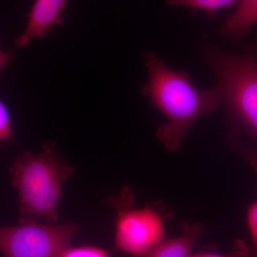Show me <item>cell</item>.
Here are the masks:
<instances>
[{"mask_svg":"<svg viewBox=\"0 0 257 257\" xmlns=\"http://www.w3.org/2000/svg\"><path fill=\"white\" fill-rule=\"evenodd\" d=\"M144 58L149 78L142 93L167 118V122L157 128V136L166 150L173 153L180 150L199 118L218 109L222 94L217 86L198 89L187 72L170 68L154 52H147Z\"/></svg>","mask_w":257,"mask_h":257,"instance_id":"1","label":"cell"},{"mask_svg":"<svg viewBox=\"0 0 257 257\" xmlns=\"http://www.w3.org/2000/svg\"><path fill=\"white\" fill-rule=\"evenodd\" d=\"M55 146L47 143L40 153L20 154L10 169L18 192L20 223L55 224L58 219L62 185L74 169L62 160Z\"/></svg>","mask_w":257,"mask_h":257,"instance_id":"2","label":"cell"},{"mask_svg":"<svg viewBox=\"0 0 257 257\" xmlns=\"http://www.w3.org/2000/svg\"><path fill=\"white\" fill-rule=\"evenodd\" d=\"M203 57L215 74L227 114L257 142V42L241 55L205 45Z\"/></svg>","mask_w":257,"mask_h":257,"instance_id":"3","label":"cell"},{"mask_svg":"<svg viewBox=\"0 0 257 257\" xmlns=\"http://www.w3.org/2000/svg\"><path fill=\"white\" fill-rule=\"evenodd\" d=\"M134 194L125 187L121 194L109 198V204L117 211L115 246L122 252L143 256L166 239L165 228L160 214L152 208L133 209Z\"/></svg>","mask_w":257,"mask_h":257,"instance_id":"4","label":"cell"},{"mask_svg":"<svg viewBox=\"0 0 257 257\" xmlns=\"http://www.w3.org/2000/svg\"><path fill=\"white\" fill-rule=\"evenodd\" d=\"M78 229L74 223L0 226V251L6 257H59Z\"/></svg>","mask_w":257,"mask_h":257,"instance_id":"5","label":"cell"},{"mask_svg":"<svg viewBox=\"0 0 257 257\" xmlns=\"http://www.w3.org/2000/svg\"><path fill=\"white\" fill-rule=\"evenodd\" d=\"M69 0H35L28 15V26L23 35L15 41L16 48H23L40 37L45 39L54 28L64 22L62 12Z\"/></svg>","mask_w":257,"mask_h":257,"instance_id":"6","label":"cell"},{"mask_svg":"<svg viewBox=\"0 0 257 257\" xmlns=\"http://www.w3.org/2000/svg\"><path fill=\"white\" fill-rule=\"evenodd\" d=\"M204 231L202 223H182V233L178 237L165 239L150 252L135 257H190Z\"/></svg>","mask_w":257,"mask_h":257,"instance_id":"7","label":"cell"},{"mask_svg":"<svg viewBox=\"0 0 257 257\" xmlns=\"http://www.w3.org/2000/svg\"><path fill=\"white\" fill-rule=\"evenodd\" d=\"M256 23L257 0H241L234 14L225 21L221 34L233 40H240Z\"/></svg>","mask_w":257,"mask_h":257,"instance_id":"8","label":"cell"},{"mask_svg":"<svg viewBox=\"0 0 257 257\" xmlns=\"http://www.w3.org/2000/svg\"><path fill=\"white\" fill-rule=\"evenodd\" d=\"M227 143L249 164L257 175L256 147L245 143L240 136L239 132L236 130L230 133L227 138Z\"/></svg>","mask_w":257,"mask_h":257,"instance_id":"9","label":"cell"},{"mask_svg":"<svg viewBox=\"0 0 257 257\" xmlns=\"http://www.w3.org/2000/svg\"><path fill=\"white\" fill-rule=\"evenodd\" d=\"M241 0H167V5L171 6L187 7L194 9L214 12L240 3Z\"/></svg>","mask_w":257,"mask_h":257,"instance_id":"10","label":"cell"},{"mask_svg":"<svg viewBox=\"0 0 257 257\" xmlns=\"http://www.w3.org/2000/svg\"><path fill=\"white\" fill-rule=\"evenodd\" d=\"M59 257H110V254L106 250L95 246H69Z\"/></svg>","mask_w":257,"mask_h":257,"instance_id":"11","label":"cell"},{"mask_svg":"<svg viewBox=\"0 0 257 257\" xmlns=\"http://www.w3.org/2000/svg\"><path fill=\"white\" fill-rule=\"evenodd\" d=\"M15 142L9 111L0 99V144Z\"/></svg>","mask_w":257,"mask_h":257,"instance_id":"12","label":"cell"},{"mask_svg":"<svg viewBox=\"0 0 257 257\" xmlns=\"http://www.w3.org/2000/svg\"><path fill=\"white\" fill-rule=\"evenodd\" d=\"M247 222L251 237V246H248V257H257V201L248 209Z\"/></svg>","mask_w":257,"mask_h":257,"instance_id":"13","label":"cell"},{"mask_svg":"<svg viewBox=\"0 0 257 257\" xmlns=\"http://www.w3.org/2000/svg\"><path fill=\"white\" fill-rule=\"evenodd\" d=\"M248 246L244 241L236 240L229 253H201L192 254L190 257H248Z\"/></svg>","mask_w":257,"mask_h":257,"instance_id":"14","label":"cell"},{"mask_svg":"<svg viewBox=\"0 0 257 257\" xmlns=\"http://www.w3.org/2000/svg\"><path fill=\"white\" fill-rule=\"evenodd\" d=\"M13 58V52H6L0 49V75L3 69Z\"/></svg>","mask_w":257,"mask_h":257,"instance_id":"15","label":"cell"}]
</instances>
